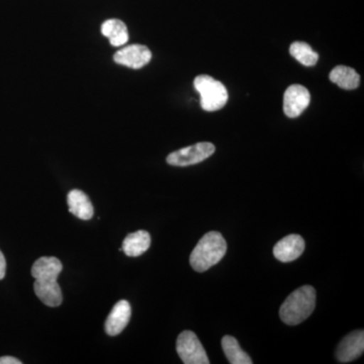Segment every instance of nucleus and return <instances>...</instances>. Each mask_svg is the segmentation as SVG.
Here are the masks:
<instances>
[{"label":"nucleus","instance_id":"obj_1","mask_svg":"<svg viewBox=\"0 0 364 364\" xmlns=\"http://www.w3.org/2000/svg\"><path fill=\"white\" fill-rule=\"evenodd\" d=\"M63 269L61 261L56 257H41L33 263L32 275L35 279L33 291L46 306H59L63 301L61 287L57 279Z\"/></svg>","mask_w":364,"mask_h":364},{"label":"nucleus","instance_id":"obj_2","mask_svg":"<svg viewBox=\"0 0 364 364\" xmlns=\"http://www.w3.org/2000/svg\"><path fill=\"white\" fill-rule=\"evenodd\" d=\"M316 289L304 286L289 294L279 309V317L284 324L296 326L306 320L315 310Z\"/></svg>","mask_w":364,"mask_h":364},{"label":"nucleus","instance_id":"obj_3","mask_svg":"<svg viewBox=\"0 0 364 364\" xmlns=\"http://www.w3.org/2000/svg\"><path fill=\"white\" fill-rule=\"evenodd\" d=\"M227 252V242L219 232H208L196 244L191 254L189 262L198 272H207L218 264Z\"/></svg>","mask_w":364,"mask_h":364},{"label":"nucleus","instance_id":"obj_4","mask_svg":"<svg viewBox=\"0 0 364 364\" xmlns=\"http://www.w3.org/2000/svg\"><path fill=\"white\" fill-rule=\"evenodd\" d=\"M200 95V105L207 112H215L223 109L228 102L227 88L220 81L208 75H198L193 82Z\"/></svg>","mask_w":364,"mask_h":364},{"label":"nucleus","instance_id":"obj_5","mask_svg":"<svg viewBox=\"0 0 364 364\" xmlns=\"http://www.w3.org/2000/svg\"><path fill=\"white\" fill-rule=\"evenodd\" d=\"M215 152L214 144L202 142L188 147L182 148L176 152L170 153L166 161L172 166L186 167L198 164L212 156Z\"/></svg>","mask_w":364,"mask_h":364},{"label":"nucleus","instance_id":"obj_6","mask_svg":"<svg viewBox=\"0 0 364 364\" xmlns=\"http://www.w3.org/2000/svg\"><path fill=\"white\" fill-rule=\"evenodd\" d=\"M176 351L183 363H210L207 352L193 331H183L179 334L176 341Z\"/></svg>","mask_w":364,"mask_h":364},{"label":"nucleus","instance_id":"obj_7","mask_svg":"<svg viewBox=\"0 0 364 364\" xmlns=\"http://www.w3.org/2000/svg\"><path fill=\"white\" fill-rule=\"evenodd\" d=\"M311 102V95L305 86L294 85L284 92V111L287 117L294 119L306 111Z\"/></svg>","mask_w":364,"mask_h":364},{"label":"nucleus","instance_id":"obj_8","mask_svg":"<svg viewBox=\"0 0 364 364\" xmlns=\"http://www.w3.org/2000/svg\"><path fill=\"white\" fill-rule=\"evenodd\" d=\"M152 59V53L146 46L130 45L119 50L114 54V60L119 65L132 69H141L147 65Z\"/></svg>","mask_w":364,"mask_h":364},{"label":"nucleus","instance_id":"obj_9","mask_svg":"<svg viewBox=\"0 0 364 364\" xmlns=\"http://www.w3.org/2000/svg\"><path fill=\"white\" fill-rule=\"evenodd\" d=\"M363 351L364 332L363 330H356L341 340L337 347L336 358L341 363H351L360 358Z\"/></svg>","mask_w":364,"mask_h":364},{"label":"nucleus","instance_id":"obj_10","mask_svg":"<svg viewBox=\"0 0 364 364\" xmlns=\"http://www.w3.org/2000/svg\"><path fill=\"white\" fill-rule=\"evenodd\" d=\"M306 243L303 237L291 234L275 244L273 255L280 262L287 263L298 259L305 251Z\"/></svg>","mask_w":364,"mask_h":364},{"label":"nucleus","instance_id":"obj_11","mask_svg":"<svg viewBox=\"0 0 364 364\" xmlns=\"http://www.w3.org/2000/svg\"><path fill=\"white\" fill-rule=\"evenodd\" d=\"M131 316L130 303L124 299L117 301L105 321V328L107 334L109 336H117V335L121 334L130 322Z\"/></svg>","mask_w":364,"mask_h":364},{"label":"nucleus","instance_id":"obj_12","mask_svg":"<svg viewBox=\"0 0 364 364\" xmlns=\"http://www.w3.org/2000/svg\"><path fill=\"white\" fill-rule=\"evenodd\" d=\"M69 212L83 221H88L93 217V205L90 198L83 191L73 189L67 196Z\"/></svg>","mask_w":364,"mask_h":364},{"label":"nucleus","instance_id":"obj_13","mask_svg":"<svg viewBox=\"0 0 364 364\" xmlns=\"http://www.w3.org/2000/svg\"><path fill=\"white\" fill-rule=\"evenodd\" d=\"M151 245V236L147 231L140 230L135 233L129 234L123 242L124 254L129 257H138L145 253Z\"/></svg>","mask_w":364,"mask_h":364},{"label":"nucleus","instance_id":"obj_14","mask_svg":"<svg viewBox=\"0 0 364 364\" xmlns=\"http://www.w3.org/2000/svg\"><path fill=\"white\" fill-rule=\"evenodd\" d=\"M329 78L333 83L346 90H356L360 85V76L350 67H335L330 73Z\"/></svg>","mask_w":364,"mask_h":364},{"label":"nucleus","instance_id":"obj_15","mask_svg":"<svg viewBox=\"0 0 364 364\" xmlns=\"http://www.w3.org/2000/svg\"><path fill=\"white\" fill-rule=\"evenodd\" d=\"M102 33L109 40L114 47H121L129 41V32L123 21L112 18L102 25Z\"/></svg>","mask_w":364,"mask_h":364},{"label":"nucleus","instance_id":"obj_16","mask_svg":"<svg viewBox=\"0 0 364 364\" xmlns=\"http://www.w3.org/2000/svg\"><path fill=\"white\" fill-rule=\"evenodd\" d=\"M222 348L224 350L225 355L231 364H252L253 361L250 356L245 351L242 350L239 342L234 337H223Z\"/></svg>","mask_w":364,"mask_h":364},{"label":"nucleus","instance_id":"obj_17","mask_svg":"<svg viewBox=\"0 0 364 364\" xmlns=\"http://www.w3.org/2000/svg\"><path fill=\"white\" fill-rule=\"evenodd\" d=\"M289 53L301 65L306 67L315 66L318 60V53L305 42H294L289 48Z\"/></svg>","mask_w":364,"mask_h":364},{"label":"nucleus","instance_id":"obj_18","mask_svg":"<svg viewBox=\"0 0 364 364\" xmlns=\"http://www.w3.org/2000/svg\"><path fill=\"white\" fill-rule=\"evenodd\" d=\"M6 261L4 254L0 251V280L4 279L6 277Z\"/></svg>","mask_w":364,"mask_h":364},{"label":"nucleus","instance_id":"obj_19","mask_svg":"<svg viewBox=\"0 0 364 364\" xmlns=\"http://www.w3.org/2000/svg\"><path fill=\"white\" fill-rule=\"evenodd\" d=\"M0 364H21V361L13 356H2L0 358Z\"/></svg>","mask_w":364,"mask_h":364}]
</instances>
